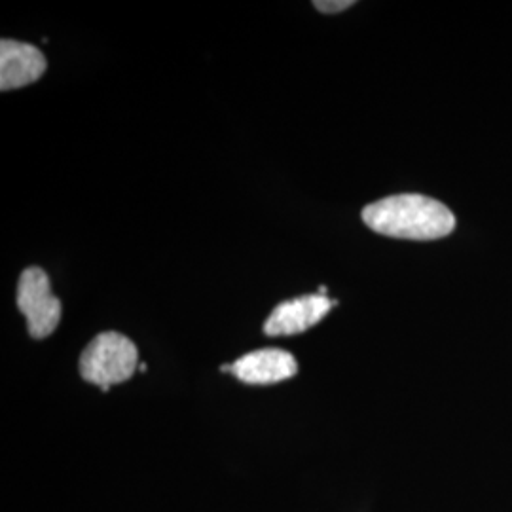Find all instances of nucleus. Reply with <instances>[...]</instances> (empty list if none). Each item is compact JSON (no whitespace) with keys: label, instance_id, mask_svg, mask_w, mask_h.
I'll return each instance as SVG.
<instances>
[{"label":"nucleus","instance_id":"423d86ee","mask_svg":"<svg viewBox=\"0 0 512 512\" xmlns=\"http://www.w3.org/2000/svg\"><path fill=\"white\" fill-rule=\"evenodd\" d=\"M232 372L243 384L272 385L296 376L298 363L289 351L283 349H258L238 359Z\"/></svg>","mask_w":512,"mask_h":512},{"label":"nucleus","instance_id":"f03ea898","mask_svg":"<svg viewBox=\"0 0 512 512\" xmlns=\"http://www.w3.org/2000/svg\"><path fill=\"white\" fill-rule=\"evenodd\" d=\"M139 366V351L128 336L120 332H103L95 336L80 355V376L101 391L110 385L128 382Z\"/></svg>","mask_w":512,"mask_h":512},{"label":"nucleus","instance_id":"f257e3e1","mask_svg":"<svg viewBox=\"0 0 512 512\" xmlns=\"http://www.w3.org/2000/svg\"><path fill=\"white\" fill-rule=\"evenodd\" d=\"M366 226L382 236L431 241L450 236L456 217L444 203L420 194L391 196L363 209Z\"/></svg>","mask_w":512,"mask_h":512},{"label":"nucleus","instance_id":"6e6552de","mask_svg":"<svg viewBox=\"0 0 512 512\" xmlns=\"http://www.w3.org/2000/svg\"><path fill=\"white\" fill-rule=\"evenodd\" d=\"M147 368L148 366L145 365V363H141V365H139V370H143V372H147Z\"/></svg>","mask_w":512,"mask_h":512},{"label":"nucleus","instance_id":"7ed1b4c3","mask_svg":"<svg viewBox=\"0 0 512 512\" xmlns=\"http://www.w3.org/2000/svg\"><path fill=\"white\" fill-rule=\"evenodd\" d=\"M18 308L27 317V329L35 340L54 334L61 319V302L42 268H27L19 277Z\"/></svg>","mask_w":512,"mask_h":512},{"label":"nucleus","instance_id":"20e7f679","mask_svg":"<svg viewBox=\"0 0 512 512\" xmlns=\"http://www.w3.org/2000/svg\"><path fill=\"white\" fill-rule=\"evenodd\" d=\"M46 57L37 46L2 38L0 42V90L12 92L37 82L46 73Z\"/></svg>","mask_w":512,"mask_h":512},{"label":"nucleus","instance_id":"39448f33","mask_svg":"<svg viewBox=\"0 0 512 512\" xmlns=\"http://www.w3.org/2000/svg\"><path fill=\"white\" fill-rule=\"evenodd\" d=\"M332 300L321 294H306L300 298L287 300L279 304L268 321L264 323V332L268 336H293L315 327L329 315Z\"/></svg>","mask_w":512,"mask_h":512},{"label":"nucleus","instance_id":"0eeeda50","mask_svg":"<svg viewBox=\"0 0 512 512\" xmlns=\"http://www.w3.org/2000/svg\"><path fill=\"white\" fill-rule=\"evenodd\" d=\"M353 0H315L313 6L323 12V14H338L348 10L349 6H353Z\"/></svg>","mask_w":512,"mask_h":512}]
</instances>
